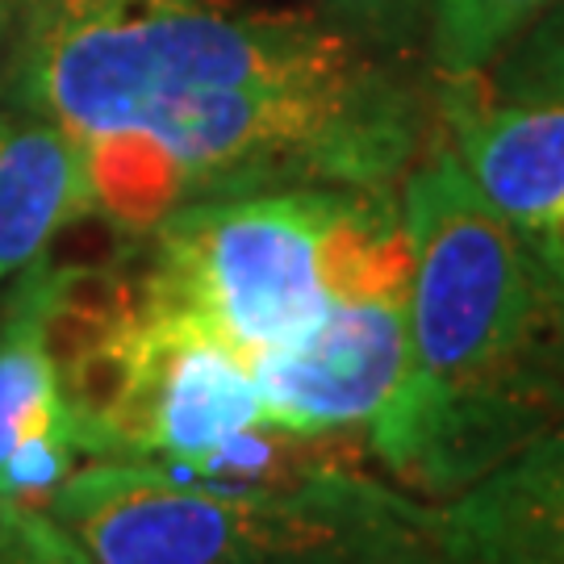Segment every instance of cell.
<instances>
[{"mask_svg":"<svg viewBox=\"0 0 564 564\" xmlns=\"http://www.w3.org/2000/svg\"><path fill=\"white\" fill-rule=\"evenodd\" d=\"M55 368L76 452L93 460L197 456L263 419L251 364L172 310L139 305Z\"/></svg>","mask_w":564,"mask_h":564,"instance_id":"5b68a950","label":"cell"},{"mask_svg":"<svg viewBox=\"0 0 564 564\" xmlns=\"http://www.w3.org/2000/svg\"><path fill=\"white\" fill-rule=\"evenodd\" d=\"M410 372L368 423L372 460L431 506L564 419V281L435 142L405 172Z\"/></svg>","mask_w":564,"mask_h":564,"instance_id":"7a4b0ae2","label":"cell"},{"mask_svg":"<svg viewBox=\"0 0 564 564\" xmlns=\"http://www.w3.org/2000/svg\"><path fill=\"white\" fill-rule=\"evenodd\" d=\"M142 263V305L197 318L242 360L302 335L343 293L410 284L393 188L293 184L167 214Z\"/></svg>","mask_w":564,"mask_h":564,"instance_id":"3957f363","label":"cell"},{"mask_svg":"<svg viewBox=\"0 0 564 564\" xmlns=\"http://www.w3.org/2000/svg\"><path fill=\"white\" fill-rule=\"evenodd\" d=\"M323 9L347 34L372 42V46H389V42L414 34L419 18L426 13V0H323Z\"/></svg>","mask_w":564,"mask_h":564,"instance_id":"9a60e30c","label":"cell"},{"mask_svg":"<svg viewBox=\"0 0 564 564\" xmlns=\"http://www.w3.org/2000/svg\"><path fill=\"white\" fill-rule=\"evenodd\" d=\"M552 0H426L431 51L447 80L481 76Z\"/></svg>","mask_w":564,"mask_h":564,"instance_id":"7c38bea8","label":"cell"},{"mask_svg":"<svg viewBox=\"0 0 564 564\" xmlns=\"http://www.w3.org/2000/svg\"><path fill=\"white\" fill-rule=\"evenodd\" d=\"M0 564H97L39 506H0Z\"/></svg>","mask_w":564,"mask_h":564,"instance_id":"5bb4252c","label":"cell"},{"mask_svg":"<svg viewBox=\"0 0 564 564\" xmlns=\"http://www.w3.org/2000/svg\"><path fill=\"white\" fill-rule=\"evenodd\" d=\"M172 481L197 485L209 494H293L326 477L343 473H372V444L368 426H347V431H293L281 423L242 426L239 435L223 440L197 456H176V460H151Z\"/></svg>","mask_w":564,"mask_h":564,"instance_id":"8fae6325","label":"cell"},{"mask_svg":"<svg viewBox=\"0 0 564 564\" xmlns=\"http://www.w3.org/2000/svg\"><path fill=\"white\" fill-rule=\"evenodd\" d=\"M9 18H13V0H0V39H4V30H9Z\"/></svg>","mask_w":564,"mask_h":564,"instance_id":"2e32d148","label":"cell"},{"mask_svg":"<svg viewBox=\"0 0 564 564\" xmlns=\"http://www.w3.org/2000/svg\"><path fill=\"white\" fill-rule=\"evenodd\" d=\"M25 4H30V0H25Z\"/></svg>","mask_w":564,"mask_h":564,"instance_id":"ac0fdd59","label":"cell"},{"mask_svg":"<svg viewBox=\"0 0 564 564\" xmlns=\"http://www.w3.org/2000/svg\"><path fill=\"white\" fill-rule=\"evenodd\" d=\"M456 564H540L564 547V419L440 506Z\"/></svg>","mask_w":564,"mask_h":564,"instance_id":"9c48e42d","label":"cell"},{"mask_svg":"<svg viewBox=\"0 0 564 564\" xmlns=\"http://www.w3.org/2000/svg\"><path fill=\"white\" fill-rule=\"evenodd\" d=\"M540 564H564V547H561V552H552V556H547V561H540Z\"/></svg>","mask_w":564,"mask_h":564,"instance_id":"e0dca14e","label":"cell"},{"mask_svg":"<svg viewBox=\"0 0 564 564\" xmlns=\"http://www.w3.org/2000/svg\"><path fill=\"white\" fill-rule=\"evenodd\" d=\"M97 564H314L440 527L372 473H343L293 494H209L151 460H93L42 506Z\"/></svg>","mask_w":564,"mask_h":564,"instance_id":"277c9868","label":"cell"},{"mask_svg":"<svg viewBox=\"0 0 564 564\" xmlns=\"http://www.w3.org/2000/svg\"><path fill=\"white\" fill-rule=\"evenodd\" d=\"M473 80L489 101H564V0H552Z\"/></svg>","mask_w":564,"mask_h":564,"instance_id":"4fadbf2b","label":"cell"},{"mask_svg":"<svg viewBox=\"0 0 564 564\" xmlns=\"http://www.w3.org/2000/svg\"><path fill=\"white\" fill-rule=\"evenodd\" d=\"M247 364L268 423L293 431L368 426L410 372V284L343 293L318 323Z\"/></svg>","mask_w":564,"mask_h":564,"instance_id":"8992f818","label":"cell"},{"mask_svg":"<svg viewBox=\"0 0 564 564\" xmlns=\"http://www.w3.org/2000/svg\"><path fill=\"white\" fill-rule=\"evenodd\" d=\"M93 214L80 142L30 109L0 113V281L25 272Z\"/></svg>","mask_w":564,"mask_h":564,"instance_id":"30bf717a","label":"cell"},{"mask_svg":"<svg viewBox=\"0 0 564 564\" xmlns=\"http://www.w3.org/2000/svg\"><path fill=\"white\" fill-rule=\"evenodd\" d=\"M18 101L76 142L160 147L188 202L393 188L423 134L372 42L326 13L239 0H30Z\"/></svg>","mask_w":564,"mask_h":564,"instance_id":"6da1fadb","label":"cell"},{"mask_svg":"<svg viewBox=\"0 0 564 564\" xmlns=\"http://www.w3.org/2000/svg\"><path fill=\"white\" fill-rule=\"evenodd\" d=\"M447 142L485 202L564 281V101H489L447 80Z\"/></svg>","mask_w":564,"mask_h":564,"instance_id":"52a82bcc","label":"cell"},{"mask_svg":"<svg viewBox=\"0 0 564 564\" xmlns=\"http://www.w3.org/2000/svg\"><path fill=\"white\" fill-rule=\"evenodd\" d=\"M72 414L42 335L39 263H30L0 318V506L42 510L72 477Z\"/></svg>","mask_w":564,"mask_h":564,"instance_id":"ba28073f","label":"cell"}]
</instances>
